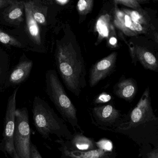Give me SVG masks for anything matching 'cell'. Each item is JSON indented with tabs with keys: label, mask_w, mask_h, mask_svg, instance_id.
I'll return each instance as SVG.
<instances>
[{
	"label": "cell",
	"mask_w": 158,
	"mask_h": 158,
	"mask_svg": "<svg viewBox=\"0 0 158 158\" xmlns=\"http://www.w3.org/2000/svg\"><path fill=\"white\" fill-rule=\"evenodd\" d=\"M111 132L128 137L140 147H158V118L152 109L149 87L136 105L124 114L120 123Z\"/></svg>",
	"instance_id": "6da1fadb"
},
{
	"label": "cell",
	"mask_w": 158,
	"mask_h": 158,
	"mask_svg": "<svg viewBox=\"0 0 158 158\" xmlns=\"http://www.w3.org/2000/svg\"><path fill=\"white\" fill-rule=\"evenodd\" d=\"M55 58L64 85L79 97L86 85L85 67L76 37L69 26H64L61 37L56 40Z\"/></svg>",
	"instance_id": "7a4b0ae2"
},
{
	"label": "cell",
	"mask_w": 158,
	"mask_h": 158,
	"mask_svg": "<svg viewBox=\"0 0 158 158\" xmlns=\"http://www.w3.org/2000/svg\"><path fill=\"white\" fill-rule=\"evenodd\" d=\"M32 112L34 125L43 138L48 139L51 135H55L60 139H72L73 134L65 122L38 96L34 98Z\"/></svg>",
	"instance_id": "3957f363"
},
{
	"label": "cell",
	"mask_w": 158,
	"mask_h": 158,
	"mask_svg": "<svg viewBox=\"0 0 158 158\" xmlns=\"http://www.w3.org/2000/svg\"><path fill=\"white\" fill-rule=\"evenodd\" d=\"M46 91L52 102L64 122L73 127L74 131L84 132L78 123L77 110L64 90L56 71L49 70L46 73Z\"/></svg>",
	"instance_id": "277c9868"
},
{
	"label": "cell",
	"mask_w": 158,
	"mask_h": 158,
	"mask_svg": "<svg viewBox=\"0 0 158 158\" xmlns=\"http://www.w3.org/2000/svg\"><path fill=\"white\" fill-rule=\"evenodd\" d=\"M31 127L27 108L16 109L14 145L19 158H31Z\"/></svg>",
	"instance_id": "5b68a950"
},
{
	"label": "cell",
	"mask_w": 158,
	"mask_h": 158,
	"mask_svg": "<svg viewBox=\"0 0 158 158\" xmlns=\"http://www.w3.org/2000/svg\"><path fill=\"white\" fill-rule=\"evenodd\" d=\"M55 141L60 144V158H117L115 147L107 139H102L96 142L97 148L86 152L71 149L65 145L64 139H59Z\"/></svg>",
	"instance_id": "8992f818"
},
{
	"label": "cell",
	"mask_w": 158,
	"mask_h": 158,
	"mask_svg": "<svg viewBox=\"0 0 158 158\" xmlns=\"http://www.w3.org/2000/svg\"><path fill=\"white\" fill-rule=\"evenodd\" d=\"M18 89L19 87L16 88L8 99L4 120L3 139L0 144L3 151L8 152L12 157L15 152L13 139L15 129L16 98Z\"/></svg>",
	"instance_id": "52a82bcc"
},
{
	"label": "cell",
	"mask_w": 158,
	"mask_h": 158,
	"mask_svg": "<svg viewBox=\"0 0 158 158\" xmlns=\"http://www.w3.org/2000/svg\"><path fill=\"white\" fill-rule=\"evenodd\" d=\"M123 115L111 104L96 106L90 113L92 123L100 129L109 131L120 123Z\"/></svg>",
	"instance_id": "ba28073f"
},
{
	"label": "cell",
	"mask_w": 158,
	"mask_h": 158,
	"mask_svg": "<svg viewBox=\"0 0 158 158\" xmlns=\"http://www.w3.org/2000/svg\"><path fill=\"white\" fill-rule=\"evenodd\" d=\"M25 19L27 35L29 38L32 48L38 52H43L44 49L43 40L40 26L33 18L31 1H25Z\"/></svg>",
	"instance_id": "9c48e42d"
},
{
	"label": "cell",
	"mask_w": 158,
	"mask_h": 158,
	"mask_svg": "<svg viewBox=\"0 0 158 158\" xmlns=\"http://www.w3.org/2000/svg\"><path fill=\"white\" fill-rule=\"evenodd\" d=\"M0 21L10 27H19L24 20L25 1L14 0L10 5L2 9Z\"/></svg>",
	"instance_id": "30bf717a"
},
{
	"label": "cell",
	"mask_w": 158,
	"mask_h": 158,
	"mask_svg": "<svg viewBox=\"0 0 158 158\" xmlns=\"http://www.w3.org/2000/svg\"><path fill=\"white\" fill-rule=\"evenodd\" d=\"M116 58L117 53L114 52L94 64L89 74V85L91 87L96 85L113 69Z\"/></svg>",
	"instance_id": "8fae6325"
},
{
	"label": "cell",
	"mask_w": 158,
	"mask_h": 158,
	"mask_svg": "<svg viewBox=\"0 0 158 158\" xmlns=\"http://www.w3.org/2000/svg\"><path fill=\"white\" fill-rule=\"evenodd\" d=\"M114 25L128 36H135L146 32L144 26L135 23L123 10L115 7L114 10Z\"/></svg>",
	"instance_id": "7c38bea8"
},
{
	"label": "cell",
	"mask_w": 158,
	"mask_h": 158,
	"mask_svg": "<svg viewBox=\"0 0 158 158\" xmlns=\"http://www.w3.org/2000/svg\"><path fill=\"white\" fill-rule=\"evenodd\" d=\"M33 65V62L31 60L27 58L21 59L9 74L5 88L23 83L30 75Z\"/></svg>",
	"instance_id": "4fadbf2b"
},
{
	"label": "cell",
	"mask_w": 158,
	"mask_h": 158,
	"mask_svg": "<svg viewBox=\"0 0 158 158\" xmlns=\"http://www.w3.org/2000/svg\"><path fill=\"white\" fill-rule=\"evenodd\" d=\"M65 145L73 150L86 152L97 148L96 141L84 135V132L75 131L71 140H64Z\"/></svg>",
	"instance_id": "5bb4252c"
},
{
	"label": "cell",
	"mask_w": 158,
	"mask_h": 158,
	"mask_svg": "<svg viewBox=\"0 0 158 158\" xmlns=\"http://www.w3.org/2000/svg\"><path fill=\"white\" fill-rule=\"evenodd\" d=\"M135 83L131 79H126L118 82L114 89V92L117 97L127 101H131L136 93Z\"/></svg>",
	"instance_id": "9a60e30c"
},
{
	"label": "cell",
	"mask_w": 158,
	"mask_h": 158,
	"mask_svg": "<svg viewBox=\"0 0 158 158\" xmlns=\"http://www.w3.org/2000/svg\"><path fill=\"white\" fill-rule=\"evenodd\" d=\"M132 53L145 68L152 71L157 70L158 61L150 52L142 47L136 46L132 49Z\"/></svg>",
	"instance_id": "2e32d148"
},
{
	"label": "cell",
	"mask_w": 158,
	"mask_h": 158,
	"mask_svg": "<svg viewBox=\"0 0 158 158\" xmlns=\"http://www.w3.org/2000/svg\"><path fill=\"white\" fill-rule=\"evenodd\" d=\"M110 19V15L106 14L101 15L97 21L96 31L98 33V42L99 43L102 40L109 38L113 34L114 29L111 24Z\"/></svg>",
	"instance_id": "e0dca14e"
},
{
	"label": "cell",
	"mask_w": 158,
	"mask_h": 158,
	"mask_svg": "<svg viewBox=\"0 0 158 158\" xmlns=\"http://www.w3.org/2000/svg\"><path fill=\"white\" fill-rule=\"evenodd\" d=\"M43 1H31L32 15L40 26H45L47 25V15L48 7Z\"/></svg>",
	"instance_id": "ac0fdd59"
},
{
	"label": "cell",
	"mask_w": 158,
	"mask_h": 158,
	"mask_svg": "<svg viewBox=\"0 0 158 158\" xmlns=\"http://www.w3.org/2000/svg\"><path fill=\"white\" fill-rule=\"evenodd\" d=\"M10 59L8 53L0 48V91L5 89L9 77Z\"/></svg>",
	"instance_id": "d6986e66"
},
{
	"label": "cell",
	"mask_w": 158,
	"mask_h": 158,
	"mask_svg": "<svg viewBox=\"0 0 158 158\" xmlns=\"http://www.w3.org/2000/svg\"><path fill=\"white\" fill-rule=\"evenodd\" d=\"M0 43L7 46H12L16 48H23L25 47L24 44L22 43L15 37L6 33L5 31L0 28Z\"/></svg>",
	"instance_id": "ffe728a7"
},
{
	"label": "cell",
	"mask_w": 158,
	"mask_h": 158,
	"mask_svg": "<svg viewBox=\"0 0 158 158\" xmlns=\"http://www.w3.org/2000/svg\"><path fill=\"white\" fill-rule=\"evenodd\" d=\"M138 10H131L123 9V11L129 15V17L135 23H137L142 25H145L148 23V20L145 15L141 12Z\"/></svg>",
	"instance_id": "44dd1931"
},
{
	"label": "cell",
	"mask_w": 158,
	"mask_h": 158,
	"mask_svg": "<svg viewBox=\"0 0 158 158\" xmlns=\"http://www.w3.org/2000/svg\"><path fill=\"white\" fill-rule=\"evenodd\" d=\"M93 0H80L77 2V8L80 15H85L89 13L93 8Z\"/></svg>",
	"instance_id": "7402d4cb"
},
{
	"label": "cell",
	"mask_w": 158,
	"mask_h": 158,
	"mask_svg": "<svg viewBox=\"0 0 158 158\" xmlns=\"http://www.w3.org/2000/svg\"><path fill=\"white\" fill-rule=\"evenodd\" d=\"M139 156L142 158H158V147L152 148L150 145L141 147Z\"/></svg>",
	"instance_id": "603a6c76"
},
{
	"label": "cell",
	"mask_w": 158,
	"mask_h": 158,
	"mask_svg": "<svg viewBox=\"0 0 158 158\" xmlns=\"http://www.w3.org/2000/svg\"><path fill=\"white\" fill-rule=\"evenodd\" d=\"M141 2L142 1L139 0H115L114 1L115 4H122L135 10H139Z\"/></svg>",
	"instance_id": "cb8c5ba5"
},
{
	"label": "cell",
	"mask_w": 158,
	"mask_h": 158,
	"mask_svg": "<svg viewBox=\"0 0 158 158\" xmlns=\"http://www.w3.org/2000/svg\"><path fill=\"white\" fill-rule=\"evenodd\" d=\"M111 99L110 95L106 93H102L97 98L95 99V102L97 104L99 103H106L108 102Z\"/></svg>",
	"instance_id": "d4e9b609"
},
{
	"label": "cell",
	"mask_w": 158,
	"mask_h": 158,
	"mask_svg": "<svg viewBox=\"0 0 158 158\" xmlns=\"http://www.w3.org/2000/svg\"><path fill=\"white\" fill-rule=\"evenodd\" d=\"M31 158H43L37 148L34 144H31Z\"/></svg>",
	"instance_id": "484cf974"
},
{
	"label": "cell",
	"mask_w": 158,
	"mask_h": 158,
	"mask_svg": "<svg viewBox=\"0 0 158 158\" xmlns=\"http://www.w3.org/2000/svg\"><path fill=\"white\" fill-rule=\"evenodd\" d=\"M14 0H0V10L3 9L12 3Z\"/></svg>",
	"instance_id": "4316f807"
},
{
	"label": "cell",
	"mask_w": 158,
	"mask_h": 158,
	"mask_svg": "<svg viewBox=\"0 0 158 158\" xmlns=\"http://www.w3.org/2000/svg\"><path fill=\"white\" fill-rule=\"evenodd\" d=\"M54 2L56 4H58V5L63 6L69 2V1L68 0H56Z\"/></svg>",
	"instance_id": "83f0119b"
},
{
	"label": "cell",
	"mask_w": 158,
	"mask_h": 158,
	"mask_svg": "<svg viewBox=\"0 0 158 158\" xmlns=\"http://www.w3.org/2000/svg\"><path fill=\"white\" fill-rule=\"evenodd\" d=\"M109 43H110V45H116L117 44V40H116V38L114 37H111L109 39Z\"/></svg>",
	"instance_id": "f1b7e54d"
}]
</instances>
